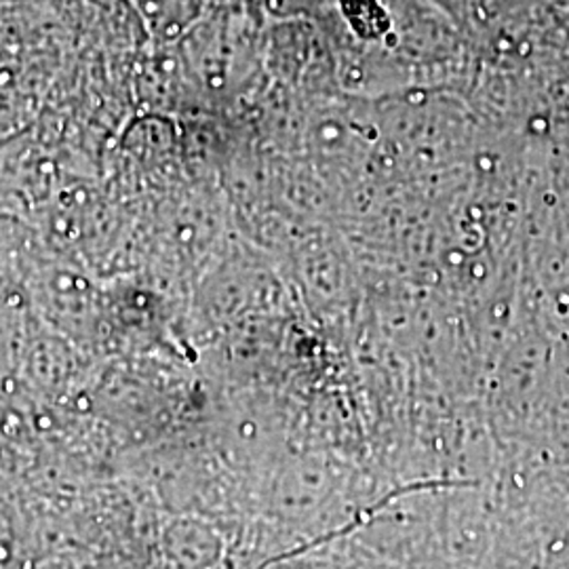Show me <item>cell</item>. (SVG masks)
Listing matches in <instances>:
<instances>
[{"instance_id":"obj_1","label":"cell","mask_w":569,"mask_h":569,"mask_svg":"<svg viewBox=\"0 0 569 569\" xmlns=\"http://www.w3.org/2000/svg\"><path fill=\"white\" fill-rule=\"evenodd\" d=\"M188 100L197 108L234 98L253 74L258 30L247 7L211 9L173 44Z\"/></svg>"},{"instance_id":"obj_2","label":"cell","mask_w":569,"mask_h":569,"mask_svg":"<svg viewBox=\"0 0 569 569\" xmlns=\"http://www.w3.org/2000/svg\"><path fill=\"white\" fill-rule=\"evenodd\" d=\"M150 44L164 47L183 37L211 11L209 0H127Z\"/></svg>"}]
</instances>
